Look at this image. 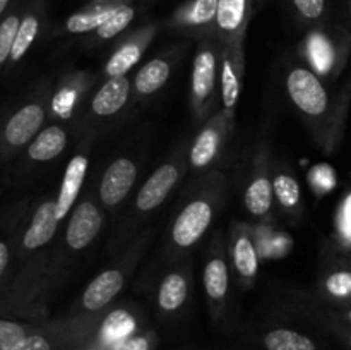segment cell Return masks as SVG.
<instances>
[{"mask_svg": "<svg viewBox=\"0 0 351 350\" xmlns=\"http://www.w3.org/2000/svg\"><path fill=\"white\" fill-rule=\"evenodd\" d=\"M287 91L293 105L308 119H322L328 113L329 93L311 69H291L287 75Z\"/></svg>", "mask_w": 351, "mask_h": 350, "instance_id": "cell-1", "label": "cell"}, {"mask_svg": "<svg viewBox=\"0 0 351 350\" xmlns=\"http://www.w3.org/2000/svg\"><path fill=\"white\" fill-rule=\"evenodd\" d=\"M213 222V206L206 199L189 202L171 226V239L178 247H191L208 232Z\"/></svg>", "mask_w": 351, "mask_h": 350, "instance_id": "cell-2", "label": "cell"}, {"mask_svg": "<svg viewBox=\"0 0 351 350\" xmlns=\"http://www.w3.org/2000/svg\"><path fill=\"white\" fill-rule=\"evenodd\" d=\"M45 122V108L40 103H27L21 106L3 127L2 139L5 146L23 148L34 139Z\"/></svg>", "mask_w": 351, "mask_h": 350, "instance_id": "cell-3", "label": "cell"}, {"mask_svg": "<svg viewBox=\"0 0 351 350\" xmlns=\"http://www.w3.org/2000/svg\"><path fill=\"white\" fill-rule=\"evenodd\" d=\"M254 0H218L215 30L225 43L235 47L245 33Z\"/></svg>", "mask_w": 351, "mask_h": 350, "instance_id": "cell-4", "label": "cell"}, {"mask_svg": "<svg viewBox=\"0 0 351 350\" xmlns=\"http://www.w3.org/2000/svg\"><path fill=\"white\" fill-rule=\"evenodd\" d=\"M101 225L103 216L99 209L96 208L95 202H79L74 211H72L67 225V233H65V240H67L69 247L74 250H81L88 247L96 239V235L101 230Z\"/></svg>", "mask_w": 351, "mask_h": 350, "instance_id": "cell-5", "label": "cell"}, {"mask_svg": "<svg viewBox=\"0 0 351 350\" xmlns=\"http://www.w3.org/2000/svg\"><path fill=\"white\" fill-rule=\"evenodd\" d=\"M137 177V167L129 158H119L108 165L99 184V198L105 206H115L125 199Z\"/></svg>", "mask_w": 351, "mask_h": 350, "instance_id": "cell-6", "label": "cell"}, {"mask_svg": "<svg viewBox=\"0 0 351 350\" xmlns=\"http://www.w3.org/2000/svg\"><path fill=\"white\" fill-rule=\"evenodd\" d=\"M346 36L343 30L336 31V34H329L326 31H312L307 38V50L312 64L321 74H329L339 65V58L346 55V41L338 45Z\"/></svg>", "mask_w": 351, "mask_h": 350, "instance_id": "cell-7", "label": "cell"}, {"mask_svg": "<svg viewBox=\"0 0 351 350\" xmlns=\"http://www.w3.org/2000/svg\"><path fill=\"white\" fill-rule=\"evenodd\" d=\"M178 177H180V174H178L177 165L165 163L161 165L160 168H156V170L153 172V175L144 182L139 194H137V209L146 213L158 208V206L167 199V196L170 194L171 189L175 187Z\"/></svg>", "mask_w": 351, "mask_h": 350, "instance_id": "cell-8", "label": "cell"}, {"mask_svg": "<svg viewBox=\"0 0 351 350\" xmlns=\"http://www.w3.org/2000/svg\"><path fill=\"white\" fill-rule=\"evenodd\" d=\"M129 0H96L65 19L64 30L71 34H84L99 30L122 3Z\"/></svg>", "mask_w": 351, "mask_h": 350, "instance_id": "cell-9", "label": "cell"}, {"mask_svg": "<svg viewBox=\"0 0 351 350\" xmlns=\"http://www.w3.org/2000/svg\"><path fill=\"white\" fill-rule=\"evenodd\" d=\"M86 172H88V158L84 154H75L65 168L60 191L55 199V213H57L58 220L65 218L74 206L79 191L82 187V182H84Z\"/></svg>", "mask_w": 351, "mask_h": 350, "instance_id": "cell-10", "label": "cell"}, {"mask_svg": "<svg viewBox=\"0 0 351 350\" xmlns=\"http://www.w3.org/2000/svg\"><path fill=\"white\" fill-rule=\"evenodd\" d=\"M216 67L218 55L211 45L199 48L192 67V95L199 103H206L211 98L216 86Z\"/></svg>", "mask_w": 351, "mask_h": 350, "instance_id": "cell-11", "label": "cell"}, {"mask_svg": "<svg viewBox=\"0 0 351 350\" xmlns=\"http://www.w3.org/2000/svg\"><path fill=\"white\" fill-rule=\"evenodd\" d=\"M60 220L55 213V201H45L34 211L29 226L23 237V247L26 250H36L47 246L53 239L57 232V225Z\"/></svg>", "mask_w": 351, "mask_h": 350, "instance_id": "cell-12", "label": "cell"}, {"mask_svg": "<svg viewBox=\"0 0 351 350\" xmlns=\"http://www.w3.org/2000/svg\"><path fill=\"white\" fill-rule=\"evenodd\" d=\"M45 17V2L43 0H31L27 9L23 12L21 17L19 30H17L16 41H14L12 54H10V62L16 64L24 55L29 51L31 45L38 38L41 30V23Z\"/></svg>", "mask_w": 351, "mask_h": 350, "instance_id": "cell-13", "label": "cell"}, {"mask_svg": "<svg viewBox=\"0 0 351 350\" xmlns=\"http://www.w3.org/2000/svg\"><path fill=\"white\" fill-rule=\"evenodd\" d=\"M123 287V275L119 270H106L99 273L82 294V305L88 311H99L119 295Z\"/></svg>", "mask_w": 351, "mask_h": 350, "instance_id": "cell-14", "label": "cell"}, {"mask_svg": "<svg viewBox=\"0 0 351 350\" xmlns=\"http://www.w3.org/2000/svg\"><path fill=\"white\" fill-rule=\"evenodd\" d=\"M130 82L125 75L122 78H110L91 102L93 112L98 117H112L125 106L129 100Z\"/></svg>", "mask_w": 351, "mask_h": 350, "instance_id": "cell-15", "label": "cell"}, {"mask_svg": "<svg viewBox=\"0 0 351 350\" xmlns=\"http://www.w3.org/2000/svg\"><path fill=\"white\" fill-rule=\"evenodd\" d=\"M218 0H187L175 12L173 24L187 30H208L215 26Z\"/></svg>", "mask_w": 351, "mask_h": 350, "instance_id": "cell-16", "label": "cell"}, {"mask_svg": "<svg viewBox=\"0 0 351 350\" xmlns=\"http://www.w3.org/2000/svg\"><path fill=\"white\" fill-rule=\"evenodd\" d=\"M67 146V132L60 126H50L40 130L27 148V156L33 161H50Z\"/></svg>", "mask_w": 351, "mask_h": 350, "instance_id": "cell-17", "label": "cell"}, {"mask_svg": "<svg viewBox=\"0 0 351 350\" xmlns=\"http://www.w3.org/2000/svg\"><path fill=\"white\" fill-rule=\"evenodd\" d=\"M170 64L163 58H153L146 65L139 69L136 74V91L139 95H153L158 89L163 88L167 81L170 79Z\"/></svg>", "mask_w": 351, "mask_h": 350, "instance_id": "cell-18", "label": "cell"}, {"mask_svg": "<svg viewBox=\"0 0 351 350\" xmlns=\"http://www.w3.org/2000/svg\"><path fill=\"white\" fill-rule=\"evenodd\" d=\"M189 285L180 273H170L161 280L158 304L165 312H175L187 301Z\"/></svg>", "mask_w": 351, "mask_h": 350, "instance_id": "cell-19", "label": "cell"}, {"mask_svg": "<svg viewBox=\"0 0 351 350\" xmlns=\"http://www.w3.org/2000/svg\"><path fill=\"white\" fill-rule=\"evenodd\" d=\"M204 288L206 294L213 301H223L228 294L230 287V275H228V264L225 263L223 257H213L206 263L204 266Z\"/></svg>", "mask_w": 351, "mask_h": 350, "instance_id": "cell-20", "label": "cell"}, {"mask_svg": "<svg viewBox=\"0 0 351 350\" xmlns=\"http://www.w3.org/2000/svg\"><path fill=\"white\" fill-rule=\"evenodd\" d=\"M273 182L267 177H257L247 187L243 202L250 215L264 216L273 206Z\"/></svg>", "mask_w": 351, "mask_h": 350, "instance_id": "cell-21", "label": "cell"}, {"mask_svg": "<svg viewBox=\"0 0 351 350\" xmlns=\"http://www.w3.org/2000/svg\"><path fill=\"white\" fill-rule=\"evenodd\" d=\"M219 132L215 127H206L195 137L191 150V163L195 168H204L216 158L219 150Z\"/></svg>", "mask_w": 351, "mask_h": 350, "instance_id": "cell-22", "label": "cell"}, {"mask_svg": "<svg viewBox=\"0 0 351 350\" xmlns=\"http://www.w3.org/2000/svg\"><path fill=\"white\" fill-rule=\"evenodd\" d=\"M264 347L267 350H317L308 336L293 329L278 328L264 336Z\"/></svg>", "mask_w": 351, "mask_h": 350, "instance_id": "cell-23", "label": "cell"}, {"mask_svg": "<svg viewBox=\"0 0 351 350\" xmlns=\"http://www.w3.org/2000/svg\"><path fill=\"white\" fill-rule=\"evenodd\" d=\"M141 54H143V47H141L139 41L123 43L106 62V75L108 78H122V75H125L139 62Z\"/></svg>", "mask_w": 351, "mask_h": 350, "instance_id": "cell-24", "label": "cell"}, {"mask_svg": "<svg viewBox=\"0 0 351 350\" xmlns=\"http://www.w3.org/2000/svg\"><path fill=\"white\" fill-rule=\"evenodd\" d=\"M240 96V78L237 74L235 62H233L232 47L228 45L221 65V100L228 112H233Z\"/></svg>", "mask_w": 351, "mask_h": 350, "instance_id": "cell-25", "label": "cell"}, {"mask_svg": "<svg viewBox=\"0 0 351 350\" xmlns=\"http://www.w3.org/2000/svg\"><path fill=\"white\" fill-rule=\"evenodd\" d=\"M233 263L243 278H254L259 268V256L249 235H240L233 246Z\"/></svg>", "mask_w": 351, "mask_h": 350, "instance_id": "cell-26", "label": "cell"}, {"mask_svg": "<svg viewBox=\"0 0 351 350\" xmlns=\"http://www.w3.org/2000/svg\"><path fill=\"white\" fill-rule=\"evenodd\" d=\"M136 16L137 2L129 0V2L122 3V5L112 14V17H110L99 30H96V36H98L99 40H112L117 34L122 33L123 30H127L129 24L136 19Z\"/></svg>", "mask_w": 351, "mask_h": 350, "instance_id": "cell-27", "label": "cell"}, {"mask_svg": "<svg viewBox=\"0 0 351 350\" xmlns=\"http://www.w3.org/2000/svg\"><path fill=\"white\" fill-rule=\"evenodd\" d=\"M21 17H23V14H21L19 7H14L0 21V65L10 60V54H12L14 41H16L17 30H19Z\"/></svg>", "mask_w": 351, "mask_h": 350, "instance_id": "cell-28", "label": "cell"}, {"mask_svg": "<svg viewBox=\"0 0 351 350\" xmlns=\"http://www.w3.org/2000/svg\"><path fill=\"white\" fill-rule=\"evenodd\" d=\"M134 329V319L125 311H113L103 325V335L108 342H122Z\"/></svg>", "mask_w": 351, "mask_h": 350, "instance_id": "cell-29", "label": "cell"}, {"mask_svg": "<svg viewBox=\"0 0 351 350\" xmlns=\"http://www.w3.org/2000/svg\"><path fill=\"white\" fill-rule=\"evenodd\" d=\"M273 191L285 208H293L300 202V184L290 174H280L273 180Z\"/></svg>", "mask_w": 351, "mask_h": 350, "instance_id": "cell-30", "label": "cell"}, {"mask_svg": "<svg viewBox=\"0 0 351 350\" xmlns=\"http://www.w3.org/2000/svg\"><path fill=\"white\" fill-rule=\"evenodd\" d=\"M288 3L298 19L308 24L324 19L326 10H328V0H288Z\"/></svg>", "mask_w": 351, "mask_h": 350, "instance_id": "cell-31", "label": "cell"}, {"mask_svg": "<svg viewBox=\"0 0 351 350\" xmlns=\"http://www.w3.org/2000/svg\"><path fill=\"white\" fill-rule=\"evenodd\" d=\"M29 336L21 323L0 319V350H16Z\"/></svg>", "mask_w": 351, "mask_h": 350, "instance_id": "cell-32", "label": "cell"}, {"mask_svg": "<svg viewBox=\"0 0 351 350\" xmlns=\"http://www.w3.org/2000/svg\"><path fill=\"white\" fill-rule=\"evenodd\" d=\"M326 290L331 297L339 301H351V268L336 270L326 278Z\"/></svg>", "mask_w": 351, "mask_h": 350, "instance_id": "cell-33", "label": "cell"}, {"mask_svg": "<svg viewBox=\"0 0 351 350\" xmlns=\"http://www.w3.org/2000/svg\"><path fill=\"white\" fill-rule=\"evenodd\" d=\"M311 184L319 192L332 191L336 185V172L329 165H317L311 170Z\"/></svg>", "mask_w": 351, "mask_h": 350, "instance_id": "cell-34", "label": "cell"}, {"mask_svg": "<svg viewBox=\"0 0 351 350\" xmlns=\"http://www.w3.org/2000/svg\"><path fill=\"white\" fill-rule=\"evenodd\" d=\"M16 350H51V343L47 336L40 335V333H33Z\"/></svg>", "mask_w": 351, "mask_h": 350, "instance_id": "cell-35", "label": "cell"}, {"mask_svg": "<svg viewBox=\"0 0 351 350\" xmlns=\"http://www.w3.org/2000/svg\"><path fill=\"white\" fill-rule=\"evenodd\" d=\"M339 230H341V235L351 242V194L345 199L341 213H339Z\"/></svg>", "mask_w": 351, "mask_h": 350, "instance_id": "cell-36", "label": "cell"}, {"mask_svg": "<svg viewBox=\"0 0 351 350\" xmlns=\"http://www.w3.org/2000/svg\"><path fill=\"white\" fill-rule=\"evenodd\" d=\"M117 350H149V342L144 336H132L119 343Z\"/></svg>", "mask_w": 351, "mask_h": 350, "instance_id": "cell-37", "label": "cell"}, {"mask_svg": "<svg viewBox=\"0 0 351 350\" xmlns=\"http://www.w3.org/2000/svg\"><path fill=\"white\" fill-rule=\"evenodd\" d=\"M9 261H10L9 246H7V242L0 240V278H2V275L5 273L7 266H9Z\"/></svg>", "mask_w": 351, "mask_h": 350, "instance_id": "cell-38", "label": "cell"}, {"mask_svg": "<svg viewBox=\"0 0 351 350\" xmlns=\"http://www.w3.org/2000/svg\"><path fill=\"white\" fill-rule=\"evenodd\" d=\"M10 3H12V0H0V21H2V17L7 14Z\"/></svg>", "mask_w": 351, "mask_h": 350, "instance_id": "cell-39", "label": "cell"}, {"mask_svg": "<svg viewBox=\"0 0 351 350\" xmlns=\"http://www.w3.org/2000/svg\"><path fill=\"white\" fill-rule=\"evenodd\" d=\"M345 318H346V321H348L350 325H351V305L345 311Z\"/></svg>", "mask_w": 351, "mask_h": 350, "instance_id": "cell-40", "label": "cell"}, {"mask_svg": "<svg viewBox=\"0 0 351 350\" xmlns=\"http://www.w3.org/2000/svg\"><path fill=\"white\" fill-rule=\"evenodd\" d=\"M346 342H348V345H350V349H351V329L348 333H346Z\"/></svg>", "mask_w": 351, "mask_h": 350, "instance_id": "cell-41", "label": "cell"}, {"mask_svg": "<svg viewBox=\"0 0 351 350\" xmlns=\"http://www.w3.org/2000/svg\"><path fill=\"white\" fill-rule=\"evenodd\" d=\"M350 14H351V0H350Z\"/></svg>", "mask_w": 351, "mask_h": 350, "instance_id": "cell-42", "label": "cell"}]
</instances>
